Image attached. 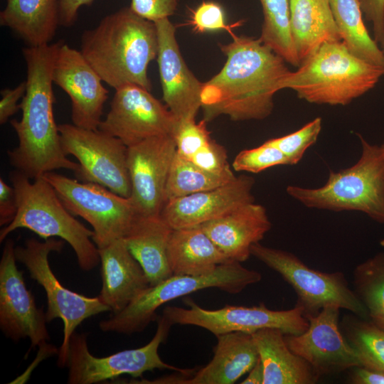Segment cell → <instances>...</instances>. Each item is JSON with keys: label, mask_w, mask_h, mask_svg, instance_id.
<instances>
[{"label": "cell", "mask_w": 384, "mask_h": 384, "mask_svg": "<svg viewBox=\"0 0 384 384\" xmlns=\"http://www.w3.org/2000/svg\"><path fill=\"white\" fill-rule=\"evenodd\" d=\"M231 35V42L219 44L227 58L224 66L203 82L201 108L206 122L220 115L233 121L267 118L289 71L284 60L260 38Z\"/></svg>", "instance_id": "6da1fadb"}, {"label": "cell", "mask_w": 384, "mask_h": 384, "mask_svg": "<svg viewBox=\"0 0 384 384\" xmlns=\"http://www.w3.org/2000/svg\"><path fill=\"white\" fill-rule=\"evenodd\" d=\"M60 41L23 49L26 63V92L22 97L20 120L10 123L18 144L8 151L10 164L29 178H36L56 169L77 174L80 164L64 153L53 113V67Z\"/></svg>", "instance_id": "7a4b0ae2"}, {"label": "cell", "mask_w": 384, "mask_h": 384, "mask_svg": "<svg viewBox=\"0 0 384 384\" xmlns=\"http://www.w3.org/2000/svg\"><path fill=\"white\" fill-rule=\"evenodd\" d=\"M80 52L103 82L117 88L133 84L151 90L148 66L157 57L155 23L129 7L109 14L85 31Z\"/></svg>", "instance_id": "3957f363"}, {"label": "cell", "mask_w": 384, "mask_h": 384, "mask_svg": "<svg viewBox=\"0 0 384 384\" xmlns=\"http://www.w3.org/2000/svg\"><path fill=\"white\" fill-rule=\"evenodd\" d=\"M384 75V68L352 54L341 41L327 42L289 71L279 89H290L299 98L316 105H342L373 89Z\"/></svg>", "instance_id": "277c9868"}, {"label": "cell", "mask_w": 384, "mask_h": 384, "mask_svg": "<svg viewBox=\"0 0 384 384\" xmlns=\"http://www.w3.org/2000/svg\"><path fill=\"white\" fill-rule=\"evenodd\" d=\"M23 173L10 174L17 202L14 219L0 231V242L18 228L28 229L41 238L58 237L74 250L80 267L89 271L97 266L98 248L93 231L78 221L65 208L56 191L43 176L30 181Z\"/></svg>", "instance_id": "5b68a950"}, {"label": "cell", "mask_w": 384, "mask_h": 384, "mask_svg": "<svg viewBox=\"0 0 384 384\" xmlns=\"http://www.w3.org/2000/svg\"><path fill=\"white\" fill-rule=\"evenodd\" d=\"M357 135L361 154L356 164L338 171L331 170L321 187L289 185L286 191L309 208L359 211L384 224V156L380 146Z\"/></svg>", "instance_id": "8992f818"}, {"label": "cell", "mask_w": 384, "mask_h": 384, "mask_svg": "<svg viewBox=\"0 0 384 384\" xmlns=\"http://www.w3.org/2000/svg\"><path fill=\"white\" fill-rule=\"evenodd\" d=\"M261 279L259 272L247 269L238 262L220 265L212 273L204 275L173 274L150 285L123 310L100 321L99 327L104 332H140L156 318V309L171 300L208 288L237 294Z\"/></svg>", "instance_id": "52a82bcc"}, {"label": "cell", "mask_w": 384, "mask_h": 384, "mask_svg": "<svg viewBox=\"0 0 384 384\" xmlns=\"http://www.w3.org/2000/svg\"><path fill=\"white\" fill-rule=\"evenodd\" d=\"M63 240L53 238L41 242L35 238L27 239L24 246H16L17 261L23 264L31 279L44 289L47 298L46 317L47 322L60 319L63 322V339L58 352V365L67 366L69 343L75 329L85 319L111 311L100 297H89L63 287L53 272L48 256L51 252H60Z\"/></svg>", "instance_id": "ba28073f"}, {"label": "cell", "mask_w": 384, "mask_h": 384, "mask_svg": "<svg viewBox=\"0 0 384 384\" xmlns=\"http://www.w3.org/2000/svg\"><path fill=\"white\" fill-rule=\"evenodd\" d=\"M250 252L292 287L298 297L297 304L303 307L305 316L315 315L328 306H336L368 319L366 307L349 287L343 272L314 270L293 253L260 242L252 245Z\"/></svg>", "instance_id": "9c48e42d"}, {"label": "cell", "mask_w": 384, "mask_h": 384, "mask_svg": "<svg viewBox=\"0 0 384 384\" xmlns=\"http://www.w3.org/2000/svg\"><path fill=\"white\" fill-rule=\"evenodd\" d=\"M53 187L65 208L92 228V240L101 248L123 238L129 230L137 212L129 198L101 185L80 182L53 171L42 176Z\"/></svg>", "instance_id": "30bf717a"}, {"label": "cell", "mask_w": 384, "mask_h": 384, "mask_svg": "<svg viewBox=\"0 0 384 384\" xmlns=\"http://www.w3.org/2000/svg\"><path fill=\"white\" fill-rule=\"evenodd\" d=\"M172 324L162 315L153 338L145 346L124 350L105 357H96L89 351L87 336L75 333L69 343L68 383L92 384L113 379L124 374L134 378L155 369L177 370L184 375L191 370L181 369L163 361L159 348L167 338Z\"/></svg>", "instance_id": "8fae6325"}, {"label": "cell", "mask_w": 384, "mask_h": 384, "mask_svg": "<svg viewBox=\"0 0 384 384\" xmlns=\"http://www.w3.org/2000/svg\"><path fill=\"white\" fill-rule=\"evenodd\" d=\"M188 308L169 306L163 315L173 324L192 325L203 328L215 336L242 331L252 334L264 328H274L284 334L298 335L309 326L301 306L288 310H272L263 303L258 306L226 305L218 309H206L191 299L184 300Z\"/></svg>", "instance_id": "7c38bea8"}, {"label": "cell", "mask_w": 384, "mask_h": 384, "mask_svg": "<svg viewBox=\"0 0 384 384\" xmlns=\"http://www.w3.org/2000/svg\"><path fill=\"white\" fill-rule=\"evenodd\" d=\"M64 153L78 160L76 176L82 181L105 186L125 198L131 196L127 146L118 138L100 129L72 124L58 125Z\"/></svg>", "instance_id": "4fadbf2b"}, {"label": "cell", "mask_w": 384, "mask_h": 384, "mask_svg": "<svg viewBox=\"0 0 384 384\" xmlns=\"http://www.w3.org/2000/svg\"><path fill=\"white\" fill-rule=\"evenodd\" d=\"M178 122L150 91L128 84L115 90L110 109L98 129L119 139L127 147L145 139L174 137Z\"/></svg>", "instance_id": "5bb4252c"}, {"label": "cell", "mask_w": 384, "mask_h": 384, "mask_svg": "<svg viewBox=\"0 0 384 384\" xmlns=\"http://www.w3.org/2000/svg\"><path fill=\"white\" fill-rule=\"evenodd\" d=\"M14 242L8 240L0 260V327L14 341L28 338L31 347H43L50 336L46 312L38 308L16 266Z\"/></svg>", "instance_id": "9a60e30c"}, {"label": "cell", "mask_w": 384, "mask_h": 384, "mask_svg": "<svg viewBox=\"0 0 384 384\" xmlns=\"http://www.w3.org/2000/svg\"><path fill=\"white\" fill-rule=\"evenodd\" d=\"M176 154V145L172 136L149 138L127 147L130 198L137 215H161Z\"/></svg>", "instance_id": "2e32d148"}, {"label": "cell", "mask_w": 384, "mask_h": 384, "mask_svg": "<svg viewBox=\"0 0 384 384\" xmlns=\"http://www.w3.org/2000/svg\"><path fill=\"white\" fill-rule=\"evenodd\" d=\"M339 310L328 306L315 315H307L309 326L303 333L284 336L289 349L304 358L319 378L361 366L356 351L340 331Z\"/></svg>", "instance_id": "e0dca14e"}, {"label": "cell", "mask_w": 384, "mask_h": 384, "mask_svg": "<svg viewBox=\"0 0 384 384\" xmlns=\"http://www.w3.org/2000/svg\"><path fill=\"white\" fill-rule=\"evenodd\" d=\"M52 78L69 96L71 119L75 126L97 130L109 91L80 50L60 41Z\"/></svg>", "instance_id": "ac0fdd59"}, {"label": "cell", "mask_w": 384, "mask_h": 384, "mask_svg": "<svg viewBox=\"0 0 384 384\" xmlns=\"http://www.w3.org/2000/svg\"><path fill=\"white\" fill-rule=\"evenodd\" d=\"M158 37L157 63L163 100L178 123L196 120L201 108L203 83L188 69L181 53L175 26L169 18L154 22Z\"/></svg>", "instance_id": "d6986e66"}, {"label": "cell", "mask_w": 384, "mask_h": 384, "mask_svg": "<svg viewBox=\"0 0 384 384\" xmlns=\"http://www.w3.org/2000/svg\"><path fill=\"white\" fill-rule=\"evenodd\" d=\"M255 179L242 175L220 186L169 201L161 215L172 229L201 225L255 202Z\"/></svg>", "instance_id": "ffe728a7"}, {"label": "cell", "mask_w": 384, "mask_h": 384, "mask_svg": "<svg viewBox=\"0 0 384 384\" xmlns=\"http://www.w3.org/2000/svg\"><path fill=\"white\" fill-rule=\"evenodd\" d=\"M201 226L230 261L241 263L250 257L252 245L262 240L272 223L266 208L252 202Z\"/></svg>", "instance_id": "44dd1931"}, {"label": "cell", "mask_w": 384, "mask_h": 384, "mask_svg": "<svg viewBox=\"0 0 384 384\" xmlns=\"http://www.w3.org/2000/svg\"><path fill=\"white\" fill-rule=\"evenodd\" d=\"M102 287L100 299L113 313L127 307L150 283L123 238L98 248Z\"/></svg>", "instance_id": "7402d4cb"}, {"label": "cell", "mask_w": 384, "mask_h": 384, "mask_svg": "<svg viewBox=\"0 0 384 384\" xmlns=\"http://www.w3.org/2000/svg\"><path fill=\"white\" fill-rule=\"evenodd\" d=\"M212 360L191 378H159L151 383L233 384L248 373L259 359L252 334L233 331L216 336Z\"/></svg>", "instance_id": "603a6c76"}, {"label": "cell", "mask_w": 384, "mask_h": 384, "mask_svg": "<svg viewBox=\"0 0 384 384\" xmlns=\"http://www.w3.org/2000/svg\"><path fill=\"white\" fill-rule=\"evenodd\" d=\"M172 230L161 215H137L123 238L129 250L142 267L151 286L173 275L167 253Z\"/></svg>", "instance_id": "cb8c5ba5"}, {"label": "cell", "mask_w": 384, "mask_h": 384, "mask_svg": "<svg viewBox=\"0 0 384 384\" xmlns=\"http://www.w3.org/2000/svg\"><path fill=\"white\" fill-rule=\"evenodd\" d=\"M290 29L300 65L325 43L341 41L329 0H289Z\"/></svg>", "instance_id": "d4e9b609"}, {"label": "cell", "mask_w": 384, "mask_h": 384, "mask_svg": "<svg viewBox=\"0 0 384 384\" xmlns=\"http://www.w3.org/2000/svg\"><path fill=\"white\" fill-rule=\"evenodd\" d=\"M252 335L263 366V384H312L319 380L311 366L289 349L281 330L264 328Z\"/></svg>", "instance_id": "484cf974"}, {"label": "cell", "mask_w": 384, "mask_h": 384, "mask_svg": "<svg viewBox=\"0 0 384 384\" xmlns=\"http://www.w3.org/2000/svg\"><path fill=\"white\" fill-rule=\"evenodd\" d=\"M173 274L199 276L212 273L230 261L201 225L173 229L168 244Z\"/></svg>", "instance_id": "4316f807"}, {"label": "cell", "mask_w": 384, "mask_h": 384, "mask_svg": "<svg viewBox=\"0 0 384 384\" xmlns=\"http://www.w3.org/2000/svg\"><path fill=\"white\" fill-rule=\"evenodd\" d=\"M0 24L28 46L49 44L60 25L58 0H6L0 13Z\"/></svg>", "instance_id": "83f0119b"}, {"label": "cell", "mask_w": 384, "mask_h": 384, "mask_svg": "<svg viewBox=\"0 0 384 384\" xmlns=\"http://www.w3.org/2000/svg\"><path fill=\"white\" fill-rule=\"evenodd\" d=\"M333 16L348 50L358 58L384 68V52L363 22L358 0H329Z\"/></svg>", "instance_id": "f1b7e54d"}, {"label": "cell", "mask_w": 384, "mask_h": 384, "mask_svg": "<svg viewBox=\"0 0 384 384\" xmlns=\"http://www.w3.org/2000/svg\"><path fill=\"white\" fill-rule=\"evenodd\" d=\"M236 178L233 171L213 173L203 169L177 153L166 188V203L183 196L213 189Z\"/></svg>", "instance_id": "f546056e"}, {"label": "cell", "mask_w": 384, "mask_h": 384, "mask_svg": "<svg viewBox=\"0 0 384 384\" xmlns=\"http://www.w3.org/2000/svg\"><path fill=\"white\" fill-rule=\"evenodd\" d=\"M263 23L260 40L292 66L300 65L290 29L289 0H260Z\"/></svg>", "instance_id": "4dcf8cb0"}, {"label": "cell", "mask_w": 384, "mask_h": 384, "mask_svg": "<svg viewBox=\"0 0 384 384\" xmlns=\"http://www.w3.org/2000/svg\"><path fill=\"white\" fill-rule=\"evenodd\" d=\"M354 291L367 310L368 319L384 329V252L357 265L353 271Z\"/></svg>", "instance_id": "1f68e13d"}, {"label": "cell", "mask_w": 384, "mask_h": 384, "mask_svg": "<svg viewBox=\"0 0 384 384\" xmlns=\"http://www.w3.org/2000/svg\"><path fill=\"white\" fill-rule=\"evenodd\" d=\"M342 324L361 366L384 372V329L357 316L344 317Z\"/></svg>", "instance_id": "d6a6232c"}, {"label": "cell", "mask_w": 384, "mask_h": 384, "mask_svg": "<svg viewBox=\"0 0 384 384\" xmlns=\"http://www.w3.org/2000/svg\"><path fill=\"white\" fill-rule=\"evenodd\" d=\"M321 123V118L316 117L292 133L265 142L278 148L287 157L290 165H295L301 161L306 151L317 141Z\"/></svg>", "instance_id": "836d02e7"}, {"label": "cell", "mask_w": 384, "mask_h": 384, "mask_svg": "<svg viewBox=\"0 0 384 384\" xmlns=\"http://www.w3.org/2000/svg\"><path fill=\"white\" fill-rule=\"evenodd\" d=\"M279 165H290L287 157L278 148L264 142L257 147L240 151L232 167L236 171L257 174Z\"/></svg>", "instance_id": "e575fe53"}, {"label": "cell", "mask_w": 384, "mask_h": 384, "mask_svg": "<svg viewBox=\"0 0 384 384\" xmlns=\"http://www.w3.org/2000/svg\"><path fill=\"white\" fill-rule=\"evenodd\" d=\"M173 137L176 153L186 159H190L213 139L204 119L198 123L196 120L179 122Z\"/></svg>", "instance_id": "d590c367"}, {"label": "cell", "mask_w": 384, "mask_h": 384, "mask_svg": "<svg viewBox=\"0 0 384 384\" xmlns=\"http://www.w3.org/2000/svg\"><path fill=\"white\" fill-rule=\"evenodd\" d=\"M242 22L240 21L233 25H228L223 7L219 4L210 1H203L192 10L190 20L193 30L197 33L226 30L230 34H233L232 28L241 25Z\"/></svg>", "instance_id": "8d00e7d4"}, {"label": "cell", "mask_w": 384, "mask_h": 384, "mask_svg": "<svg viewBox=\"0 0 384 384\" xmlns=\"http://www.w3.org/2000/svg\"><path fill=\"white\" fill-rule=\"evenodd\" d=\"M198 167L213 173L232 170L225 147L212 139L201 150L188 159Z\"/></svg>", "instance_id": "74e56055"}, {"label": "cell", "mask_w": 384, "mask_h": 384, "mask_svg": "<svg viewBox=\"0 0 384 384\" xmlns=\"http://www.w3.org/2000/svg\"><path fill=\"white\" fill-rule=\"evenodd\" d=\"M177 0H131L129 8L139 16L155 22L172 16Z\"/></svg>", "instance_id": "f35d334b"}, {"label": "cell", "mask_w": 384, "mask_h": 384, "mask_svg": "<svg viewBox=\"0 0 384 384\" xmlns=\"http://www.w3.org/2000/svg\"><path fill=\"white\" fill-rule=\"evenodd\" d=\"M366 19L373 23V38L384 52V0H358Z\"/></svg>", "instance_id": "ab89813d"}, {"label": "cell", "mask_w": 384, "mask_h": 384, "mask_svg": "<svg viewBox=\"0 0 384 384\" xmlns=\"http://www.w3.org/2000/svg\"><path fill=\"white\" fill-rule=\"evenodd\" d=\"M26 81L21 82L13 89L5 88L1 90L0 124H5L9 118L21 109L18 100L26 92Z\"/></svg>", "instance_id": "60d3db41"}, {"label": "cell", "mask_w": 384, "mask_h": 384, "mask_svg": "<svg viewBox=\"0 0 384 384\" xmlns=\"http://www.w3.org/2000/svg\"><path fill=\"white\" fill-rule=\"evenodd\" d=\"M17 213V202L14 189L0 178V225H7Z\"/></svg>", "instance_id": "b9f144b4"}, {"label": "cell", "mask_w": 384, "mask_h": 384, "mask_svg": "<svg viewBox=\"0 0 384 384\" xmlns=\"http://www.w3.org/2000/svg\"><path fill=\"white\" fill-rule=\"evenodd\" d=\"M94 0H58L59 23L69 27L77 20L82 6L90 5Z\"/></svg>", "instance_id": "7bdbcfd3"}, {"label": "cell", "mask_w": 384, "mask_h": 384, "mask_svg": "<svg viewBox=\"0 0 384 384\" xmlns=\"http://www.w3.org/2000/svg\"><path fill=\"white\" fill-rule=\"evenodd\" d=\"M350 382L353 384H384V372L355 366L351 368Z\"/></svg>", "instance_id": "ee69618b"}, {"label": "cell", "mask_w": 384, "mask_h": 384, "mask_svg": "<svg viewBox=\"0 0 384 384\" xmlns=\"http://www.w3.org/2000/svg\"><path fill=\"white\" fill-rule=\"evenodd\" d=\"M248 373V375L241 384H263L264 369L260 358Z\"/></svg>", "instance_id": "f6af8a7d"}, {"label": "cell", "mask_w": 384, "mask_h": 384, "mask_svg": "<svg viewBox=\"0 0 384 384\" xmlns=\"http://www.w3.org/2000/svg\"><path fill=\"white\" fill-rule=\"evenodd\" d=\"M380 148H381V150H382L383 155V156H384V143H383V144L380 145Z\"/></svg>", "instance_id": "bcb514c9"}]
</instances>
